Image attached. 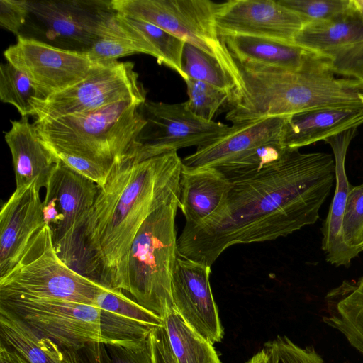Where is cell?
I'll use <instances>...</instances> for the list:
<instances>
[{"label":"cell","instance_id":"obj_2","mask_svg":"<svg viewBox=\"0 0 363 363\" xmlns=\"http://www.w3.org/2000/svg\"><path fill=\"white\" fill-rule=\"evenodd\" d=\"M182 160L177 152L113 164L99 187L81 233V257L95 280L128 290V265L133 240L146 219L160 208L179 201Z\"/></svg>","mask_w":363,"mask_h":363},{"label":"cell","instance_id":"obj_15","mask_svg":"<svg viewBox=\"0 0 363 363\" xmlns=\"http://www.w3.org/2000/svg\"><path fill=\"white\" fill-rule=\"evenodd\" d=\"M294 43L328 59L335 74L363 84V20L352 4L336 18L305 24Z\"/></svg>","mask_w":363,"mask_h":363},{"label":"cell","instance_id":"obj_5","mask_svg":"<svg viewBox=\"0 0 363 363\" xmlns=\"http://www.w3.org/2000/svg\"><path fill=\"white\" fill-rule=\"evenodd\" d=\"M143 102L127 100L100 108L35 121L37 132L55 153H66L113 167L129 154L145 121Z\"/></svg>","mask_w":363,"mask_h":363},{"label":"cell","instance_id":"obj_20","mask_svg":"<svg viewBox=\"0 0 363 363\" xmlns=\"http://www.w3.org/2000/svg\"><path fill=\"white\" fill-rule=\"evenodd\" d=\"M230 188V181L217 168L182 164L179 208L186 218L184 227H200L214 220L225 208Z\"/></svg>","mask_w":363,"mask_h":363},{"label":"cell","instance_id":"obj_13","mask_svg":"<svg viewBox=\"0 0 363 363\" xmlns=\"http://www.w3.org/2000/svg\"><path fill=\"white\" fill-rule=\"evenodd\" d=\"M28 8L55 46L82 52L91 48L115 13L111 0L28 1Z\"/></svg>","mask_w":363,"mask_h":363},{"label":"cell","instance_id":"obj_40","mask_svg":"<svg viewBox=\"0 0 363 363\" xmlns=\"http://www.w3.org/2000/svg\"><path fill=\"white\" fill-rule=\"evenodd\" d=\"M0 363H30L14 349L0 342Z\"/></svg>","mask_w":363,"mask_h":363},{"label":"cell","instance_id":"obj_18","mask_svg":"<svg viewBox=\"0 0 363 363\" xmlns=\"http://www.w3.org/2000/svg\"><path fill=\"white\" fill-rule=\"evenodd\" d=\"M0 342L14 349L30 363H109L105 344L58 343L39 335L23 322L0 308Z\"/></svg>","mask_w":363,"mask_h":363},{"label":"cell","instance_id":"obj_24","mask_svg":"<svg viewBox=\"0 0 363 363\" xmlns=\"http://www.w3.org/2000/svg\"><path fill=\"white\" fill-rule=\"evenodd\" d=\"M220 39L237 61L296 69L324 57L294 43L271 38L225 35Z\"/></svg>","mask_w":363,"mask_h":363},{"label":"cell","instance_id":"obj_22","mask_svg":"<svg viewBox=\"0 0 363 363\" xmlns=\"http://www.w3.org/2000/svg\"><path fill=\"white\" fill-rule=\"evenodd\" d=\"M354 128L324 141L330 145L335 162V190L328 216L322 228V248L326 260L337 267H347L354 258L345 245L342 225L347 196L352 185L345 171L347 150L357 133Z\"/></svg>","mask_w":363,"mask_h":363},{"label":"cell","instance_id":"obj_4","mask_svg":"<svg viewBox=\"0 0 363 363\" xmlns=\"http://www.w3.org/2000/svg\"><path fill=\"white\" fill-rule=\"evenodd\" d=\"M0 308L39 335L68 345L101 342L138 348L155 328L91 305L60 299L0 296Z\"/></svg>","mask_w":363,"mask_h":363},{"label":"cell","instance_id":"obj_17","mask_svg":"<svg viewBox=\"0 0 363 363\" xmlns=\"http://www.w3.org/2000/svg\"><path fill=\"white\" fill-rule=\"evenodd\" d=\"M211 267L178 257L172 280L174 308L202 337L213 345L220 342L223 330L211 291Z\"/></svg>","mask_w":363,"mask_h":363},{"label":"cell","instance_id":"obj_23","mask_svg":"<svg viewBox=\"0 0 363 363\" xmlns=\"http://www.w3.org/2000/svg\"><path fill=\"white\" fill-rule=\"evenodd\" d=\"M363 123L362 108H327L287 116L282 143L289 150L325 140Z\"/></svg>","mask_w":363,"mask_h":363},{"label":"cell","instance_id":"obj_27","mask_svg":"<svg viewBox=\"0 0 363 363\" xmlns=\"http://www.w3.org/2000/svg\"><path fill=\"white\" fill-rule=\"evenodd\" d=\"M162 320L177 363H222L213 345L190 327L174 308Z\"/></svg>","mask_w":363,"mask_h":363},{"label":"cell","instance_id":"obj_42","mask_svg":"<svg viewBox=\"0 0 363 363\" xmlns=\"http://www.w3.org/2000/svg\"><path fill=\"white\" fill-rule=\"evenodd\" d=\"M354 9L363 20V0H352Z\"/></svg>","mask_w":363,"mask_h":363},{"label":"cell","instance_id":"obj_29","mask_svg":"<svg viewBox=\"0 0 363 363\" xmlns=\"http://www.w3.org/2000/svg\"><path fill=\"white\" fill-rule=\"evenodd\" d=\"M37 93L28 77L6 62L0 66V99L13 105L21 116H33L31 101Z\"/></svg>","mask_w":363,"mask_h":363},{"label":"cell","instance_id":"obj_7","mask_svg":"<svg viewBox=\"0 0 363 363\" xmlns=\"http://www.w3.org/2000/svg\"><path fill=\"white\" fill-rule=\"evenodd\" d=\"M106 286L72 269L59 256L46 224L15 266L0 277V296L54 298L93 306Z\"/></svg>","mask_w":363,"mask_h":363},{"label":"cell","instance_id":"obj_32","mask_svg":"<svg viewBox=\"0 0 363 363\" xmlns=\"http://www.w3.org/2000/svg\"><path fill=\"white\" fill-rule=\"evenodd\" d=\"M189 99L186 108L199 118L213 121L218 111L229 99V94L203 82L187 78L184 80Z\"/></svg>","mask_w":363,"mask_h":363},{"label":"cell","instance_id":"obj_1","mask_svg":"<svg viewBox=\"0 0 363 363\" xmlns=\"http://www.w3.org/2000/svg\"><path fill=\"white\" fill-rule=\"evenodd\" d=\"M223 211L211 223L184 228L181 257L211 267L229 247L276 240L314 224L335 181L330 154L289 150L260 170L230 180Z\"/></svg>","mask_w":363,"mask_h":363},{"label":"cell","instance_id":"obj_38","mask_svg":"<svg viewBox=\"0 0 363 363\" xmlns=\"http://www.w3.org/2000/svg\"><path fill=\"white\" fill-rule=\"evenodd\" d=\"M109 363H152L150 337L138 348L107 345Z\"/></svg>","mask_w":363,"mask_h":363},{"label":"cell","instance_id":"obj_9","mask_svg":"<svg viewBox=\"0 0 363 363\" xmlns=\"http://www.w3.org/2000/svg\"><path fill=\"white\" fill-rule=\"evenodd\" d=\"M287 116L233 124L220 138L182 160L189 168L215 167L229 179L254 173L280 160L287 150L282 143Z\"/></svg>","mask_w":363,"mask_h":363},{"label":"cell","instance_id":"obj_25","mask_svg":"<svg viewBox=\"0 0 363 363\" xmlns=\"http://www.w3.org/2000/svg\"><path fill=\"white\" fill-rule=\"evenodd\" d=\"M115 21L138 53L156 58L175 71L184 80L187 79L182 67L185 42L148 22L115 12Z\"/></svg>","mask_w":363,"mask_h":363},{"label":"cell","instance_id":"obj_8","mask_svg":"<svg viewBox=\"0 0 363 363\" xmlns=\"http://www.w3.org/2000/svg\"><path fill=\"white\" fill-rule=\"evenodd\" d=\"M218 6L209 0H111L115 12L152 23L215 58L236 90L239 71L217 30Z\"/></svg>","mask_w":363,"mask_h":363},{"label":"cell","instance_id":"obj_11","mask_svg":"<svg viewBox=\"0 0 363 363\" xmlns=\"http://www.w3.org/2000/svg\"><path fill=\"white\" fill-rule=\"evenodd\" d=\"M145 123L125 158L135 162L182 148L206 145L227 134L231 126L198 117L185 102L147 100L140 106Z\"/></svg>","mask_w":363,"mask_h":363},{"label":"cell","instance_id":"obj_14","mask_svg":"<svg viewBox=\"0 0 363 363\" xmlns=\"http://www.w3.org/2000/svg\"><path fill=\"white\" fill-rule=\"evenodd\" d=\"M45 188V196L53 201L60 218V225L52 233L54 247L60 258L71 267L80 252V235L99 186L60 161Z\"/></svg>","mask_w":363,"mask_h":363},{"label":"cell","instance_id":"obj_41","mask_svg":"<svg viewBox=\"0 0 363 363\" xmlns=\"http://www.w3.org/2000/svg\"><path fill=\"white\" fill-rule=\"evenodd\" d=\"M246 363H274L272 350L265 343L264 347Z\"/></svg>","mask_w":363,"mask_h":363},{"label":"cell","instance_id":"obj_37","mask_svg":"<svg viewBox=\"0 0 363 363\" xmlns=\"http://www.w3.org/2000/svg\"><path fill=\"white\" fill-rule=\"evenodd\" d=\"M29 15L27 0L0 1V25L15 35H19L20 30Z\"/></svg>","mask_w":363,"mask_h":363},{"label":"cell","instance_id":"obj_6","mask_svg":"<svg viewBox=\"0 0 363 363\" xmlns=\"http://www.w3.org/2000/svg\"><path fill=\"white\" fill-rule=\"evenodd\" d=\"M179 201L152 213L138 231L128 265V292L162 318L174 308L172 280L179 257L175 218Z\"/></svg>","mask_w":363,"mask_h":363},{"label":"cell","instance_id":"obj_30","mask_svg":"<svg viewBox=\"0 0 363 363\" xmlns=\"http://www.w3.org/2000/svg\"><path fill=\"white\" fill-rule=\"evenodd\" d=\"M93 306L145 325H163L161 317L126 296L120 289L105 286L97 294Z\"/></svg>","mask_w":363,"mask_h":363},{"label":"cell","instance_id":"obj_35","mask_svg":"<svg viewBox=\"0 0 363 363\" xmlns=\"http://www.w3.org/2000/svg\"><path fill=\"white\" fill-rule=\"evenodd\" d=\"M274 363H325L313 347L302 348L286 336H277L267 342Z\"/></svg>","mask_w":363,"mask_h":363},{"label":"cell","instance_id":"obj_36","mask_svg":"<svg viewBox=\"0 0 363 363\" xmlns=\"http://www.w3.org/2000/svg\"><path fill=\"white\" fill-rule=\"evenodd\" d=\"M59 160L71 169L102 186L106 182L113 167L77 155L66 153H55Z\"/></svg>","mask_w":363,"mask_h":363},{"label":"cell","instance_id":"obj_19","mask_svg":"<svg viewBox=\"0 0 363 363\" xmlns=\"http://www.w3.org/2000/svg\"><path fill=\"white\" fill-rule=\"evenodd\" d=\"M37 182L14 192L0 212V277L17 263L32 238L45 224Z\"/></svg>","mask_w":363,"mask_h":363},{"label":"cell","instance_id":"obj_33","mask_svg":"<svg viewBox=\"0 0 363 363\" xmlns=\"http://www.w3.org/2000/svg\"><path fill=\"white\" fill-rule=\"evenodd\" d=\"M342 240L356 257L363 251V184L350 188L342 225Z\"/></svg>","mask_w":363,"mask_h":363},{"label":"cell","instance_id":"obj_16","mask_svg":"<svg viewBox=\"0 0 363 363\" xmlns=\"http://www.w3.org/2000/svg\"><path fill=\"white\" fill-rule=\"evenodd\" d=\"M216 24L220 37L245 35L294 43L305 23L279 1L230 0L219 3Z\"/></svg>","mask_w":363,"mask_h":363},{"label":"cell","instance_id":"obj_3","mask_svg":"<svg viewBox=\"0 0 363 363\" xmlns=\"http://www.w3.org/2000/svg\"><path fill=\"white\" fill-rule=\"evenodd\" d=\"M240 84L225 118L233 124L327 108H362L363 84L337 78L325 57L293 69L237 61Z\"/></svg>","mask_w":363,"mask_h":363},{"label":"cell","instance_id":"obj_39","mask_svg":"<svg viewBox=\"0 0 363 363\" xmlns=\"http://www.w3.org/2000/svg\"><path fill=\"white\" fill-rule=\"evenodd\" d=\"M149 337L152 363H177L164 325L154 328Z\"/></svg>","mask_w":363,"mask_h":363},{"label":"cell","instance_id":"obj_21","mask_svg":"<svg viewBox=\"0 0 363 363\" xmlns=\"http://www.w3.org/2000/svg\"><path fill=\"white\" fill-rule=\"evenodd\" d=\"M11 123L4 138L12 156L16 188L33 182L45 188L60 162L59 158L42 140L35 124L28 121V116L11 121Z\"/></svg>","mask_w":363,"mask_h":363},{"label":"cell","instance_id":"obj_26","mask_svg":"<svg viewBox=\"0 0 363 363\" xmlns=\"http://www.w3.org/2000/svg\"><path fill=\"white\" fill-rule=\"evenodd\" d=\"M323 322L340 332L363 354V276L344 281L325 296Z\"/></svg>","mask_w":363,"mask_h":363},{"label":"cell","instance_id":"obj_28","mask_svg":"<svg viewBox=\"0 0 363 363\" xmlns=\"http://www.w3.org/2000/svg\"><path fill=\"white\" fill-rule=\"evenodd\" d=\"M182 67L187 78L213 86L230 96L235 89L233 79L215 58L187 43L183 50Z\"/></svg>","mask_w":363,"mask_h":363},{"label":"cell","instance_id":"obj_31","mask_svg":"<svg viewBox=\"0 0 363 363\" xmlns=\"http://www.w3.org/2000/svg\"><path fill=\"white\" fill-rule=\"evenodd\" d=\"M114 14L100 37L86 52L89 60L93 63L108 65L118 62V59L121 57L138 53L117 25Z\"/></svg>","mask_w":363,"mask_h":363},{"label":"cell","instance_id":"obj_12","mask_svg":"<svg viewBox=\"0 0 363 363\" xmlns=\"http://www.w3.org/2000/svg\"><path fill=\"white\" fill-rule=\"evenodd\" d=\"M4 56L28 77L40 99L79 82L96 65L86 52L20 35L16 43L4 51Z\"/></svg>","mask_w":363,"mask_h":363},{"label":"cell","instance_id":"obj_10","mask_svg":"<svg viewBox=\"0 0 363 363\" xmlns=\"http://www.w3.org/2000/svg\"><path fill=\"white\" fill-rule=\"evenodd\" d=\"M145 91L130 62L96 64L79 82L45 99L31 101L35 121L87 112L127 100L146 101Z\"/></svg>","mask_w":363,"mask_h":363},{"label":"cell","instance_id":"obj_34","mask_svg":"<svg viewBox=\"0 0 363 363\" xmlns=\"http://www.w3.org/2000/svg\"><path fill=\"white\" fill-rule=\"evenodd\" d=\"M278 1L283 6L297 13L305 24L336 18L349 11L352 8L351 0Z\"/></svg>","mask_w":363,"mask_h":363}]
</instances>
